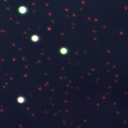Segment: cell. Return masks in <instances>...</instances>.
Segmentation results:
<instances>
[{
  "instance_id": "cell-3",
  "label": "cell",
  "mask_w": 128,
  "mask_h": 128,
  "mask_svg": "<svg viewBox=\"0 0 128 128\" xmlns=\"http://www.w3.org/2000/svg\"><path fill=\"white\" fill-rule=\"evenodd\" d=\"M31 41L34 43H37L40 41V36L37 34H34L31 36Z\"/></svg>"
},
{
  "instance_id": "cell-1",
  "label": "cell",
  "mask_w": 128,
  "mask_h": 128,
  "mask_svg": "<svg viewBox=\"0 0 128 128\" xmlns=\"http://www.w3.org/2000/svg\"><path fill=\"white\" fill-rule=\"evenodd\" d=\"M17 12L19 14L21 15H25L28 13V8L26 6H24V5H22V6H19L17 9Z\"/></svg>"
},
{
  "instance_id": "cell-2",
  "label": "cell",
  "mask_w": 128,
  "mask_h": 128,
  "mask_svg": "<svg viewBox=\"0 0 128 128\" xmlns=\"http://www.w3.org/2000/svg\"><path fill=\"white\" fill-rule=\"evenodd\" d=\"M68 52H69V50L67 47H64H64H61V48L59 49L60 54H61V55H63V56L67 55V54H68Z\"/></svg>"
},
{
  "instance_id": "cell-4",
  "label": "cell",
  "mask_w": 128,
  "mask_h": 128,
  "mask_svg": "<svg viewBox=\"0 0 128 128\" xmlns=\"http://www.w3.org/2000/svg\"><path fill=\"white\" fill-rule=\"evenodd\" d=\"M17 102L20 104H23L26 102V98L24 96H19L17 98Z\"/></svg>"
}]
</instances>
